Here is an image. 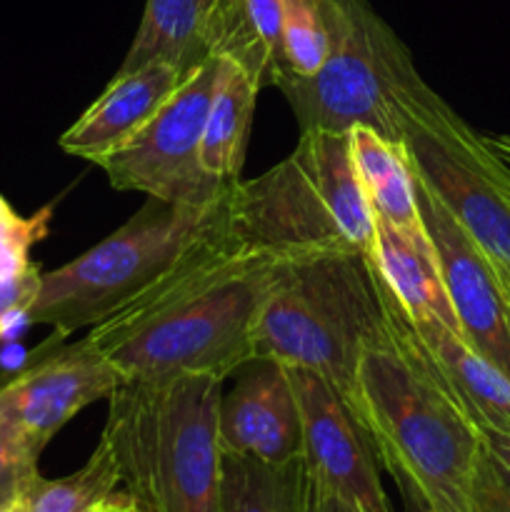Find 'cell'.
<instances>
[{
  "label": "cell",
  "instance_id": "cell-5",
  "mask_svg": "<svg viewBox=\"0 0 510 512\" xmlns=\"http://www.w3.org/2000/svg\"><path fill=\"white\" fill-rule=\"evenodd\" d=\"M235 248L270 258L358 253L373 263V210L355 173L348 133L305 130L293 153L230 195Z\"/></svg>",
  "mask_w": 510,
  "mask_h": 512
},
{
  "label": "cell",
  "instance_id": "cell-35",
  "mask_svg": "<svg viewBox=\"0 0 510 512\" xmlns=\"http://www.w3.org/2000/svg\"><path fill=\"white\" fill-rule=\"evenodd\" d=\"M500 273H503V275H505V278H508V280H510V273H505V270H500Z\"/></svg>",
  "mask_w": 510,
  "mask_h": 512
},
{
  "label": "cell",
  "instance_id": "cell-17",
  "mask_svg": "<svg viewBox=\"0 0 510 512\" xmlns=\"http://www.w3.org/2000/svg\"><path fill=\"white\" fill-rule=\"evenodd\" d=\"M413 330L480 430H510V375L440 320Z\"/></svg>",
  "mask_w": 510,
  "mask_h": 512
},
{
  "label": "cell",
  "instance_id": "cell-1",
  "mask_svg": "<svg viewBox=\"0 0 510 512\" xmlns=\"http://www.w3.org/2000/svg\"><path fill=\"white\" fill-rule=\"evenodd\" d=\"M385 293L388 325L360 355L348 408L395 485H408L433 512H473L483 430Z\"/></svg>",
  "mask_w": 510,
  "mask_h": 512
},
{
  "label": "cell",
  "instance_id": "cell-31",
  "mask_svg": "<svg viewBox=\"0 0 510 512\" xmlns=\"http://www.w3.org/2000/svg\"><path fill=\"white\" fill-rule=\"evenodd\" d=\"M398 493L400 500H403V512H433L413 493V490L408 488V485H398Z\"/></svg>",
  "mask_w": 510,
  "mask_h": 512
},
{
  "label": "cell",
  "instance_id": "cell-32",
  "mask_svg": "<svg viewBox=\"0 0 510 512\" xmlns=\"http://www.w3.org/2000/svg\"><path fill=\"white\" fill-rule=\"evenodd\" d=\"M488 140L490 145L503 155V158H510V135H505V138H488Z\"/></svg>",
  "mask_w": 510,
  "mask_h": 512
},
{
  "label": "cell",
  "instance_id": "cell-14",
  "mask_svg": "<svg viewBox=\"0 0 510 512\" xmlns=\"http://www.w3.org/2000/svg\"><path fill=\"white\" fill-rule=\"evenodd\" d=\"M185 73L170 63H150L130 73H115L95 103L60 135L68 155L98 165L110 150L143 128L173 95Z\"/></svg>",
  "mask_w": 510,
  "mask_h": 512
},
{
  "label": "cell",
  "instance_id": "cell-3",
  "mask_svg": "<svg viewBox=\"0 0 510 512\" xmlns=\"http://www.w3.org/2000/svg\"><path fill=\"white\" fill-rule=\"evenodd\" d=\"M223 380H125L110 393L100 440L120 490L145 512H223L218 413Z\"/></svg>",
  "mask_w": 510,
  "mask_h": 512
},
{
  "label": "cell",
  "instance_id": "cell-25",
  "mask_svg": "<svg viewBox=\"0 0 510 512\" xmlns=\"http://www.w3.org/2000/svg\"><path fill=\"white\" fill-rule=\"evenodd\" d=\"M38 458V450L0 410V510L25 498L30 483L40 475Z\"/></svg>",
  "mask_w": 510,
  "mask_h": 512
},
{
  "label": "cell",
  "instance_id": "cell-19",
  "mask_svg": "<svg viewBox=\"0 0 510 512\" xmlns=\"http://www.w3.org/2000/svg\"><path fill=\"white\" fill-rule=\"evenodd\" d=\"M220 60V83L210 103L200 143V168L220 183H238L260 88L233 60Z\"/></svg>",
  "mask_w": 510,
  "mask_h": 512
},
{
  "label": "cell",
  "instance_id": "cell-28",
  "mask_svg": "<svg viewBox=\"0 0 510 512\" xmlns=\"http://www.w3.org/2000/svg\"><path fill=\"white\" fill-rule=\"evenodd\" d=\"M483 440L490 463L510 483V430H483Z\"/></svg>",
  "mask_w": 510,
  "mask_h": 512
},
{
  "label": "cell",
  "instance_id": "cell-2",
  "mask_svg": "<svg viewBox=\"0 0 510 512\" xmlns=\"http://www.w3.org/2000/svg\"><path fill=\"white\" fill-rule=\"evenodd\" d=\"M273 260L230 245L93 325L90 343L125 380H225L255 360V318Z\"/></svg>",
  "mask_w": 510,
  "mask_h": 512
},
{
  "label": "cell",
  "instance_id": "cell-23",
  "mask_svg": "<svg viewBox=\"0 0 510 512\" xmlns=\"http://www.w3.org/2000/svg\"><path fill=\"white\" fill-rule=\"evenodd\" d=\"M280 8H283V75L280 80L313 78L323 68L325 55H328V33H325L318 5L313 0H280Z\"/></svg>",
  "mask_w": 510,
  "mask_h": 512
},
{
  "label": "cell",
  "instance_id": "cell-16",
  "mask_svg": "<svg viewBox=\"0 0 510 512\" xmlns=\"http://www.w3.org/2000/svg\"><path fill=\"white\" fill-rule=\"evenodd\" d=\"M348 138L355 173L363 185L375 223L398 230L415 248L435 258L433 243L420 215L418 195H415L413 168H410L403 145L383 138L365 125H355L353 130H348Z\"/></svg>",
  "mask_w": 510,
  "mask_h": 512
},
{
  "label": "cell",
  "instance_id": "cell-22",
  "mask_svg": "<svg viewBox=\"0 0 510 512\" xmlns=\"http://www.w3.org/2000/svg\"><path fill=\"white\" fill-rule=\"evenodd\" d=\"M115 490H120L118 465L108 443L100 440L83 468L55 480L38 475L23 500L28 512H93Z\"/></svg>",
  "mask_w": 510,
  "mask_h": 512
},
{
  "label": "cell",
  "instance_id": "cell-4",
  "mask_svg": "<svg viewBox=\"0 0 510 512\" xmlns=\"http://www.w3.org/2000/svg\"><path fill=\"white\" fill-rule=\"evenodd\" d=\"M230 195L213 205L148 198L128 223L95 248L43 273L25 320L48 325L58 338L90 330L198 260L230 248Z\"/></svg>",
  "mask_w": 510,
  "mask_h": 512
},
{
  "label": "cell",
  "instance_id": "cell-26",
  "mask_svg": "<svg viewBox=\"0 0 510 512\" xmlns=\"http://www.w3.org/2000/svg\"><path fill=\"white\" fill-rule=\"evenodd\" d=\"M40 278H43V270L38 265L23 273L20 278L8 280V283H0V338L8 335L10 325L25 320V313L33 305L35 295L40 290Z\"/></svg>",
  "mask_w": 510,
  "mask_h": 512
},
{
  "label": "cell",
  "instance_id": "cell-9",
  "mask_svg": "<svg viewBox=\"0 0 510 512\" xmlns=\"http://www.w3.org/2000/svg\"><path fill=\"white\" fill-rule=\"evenodd\" d=\"M220 68V58L190 68L153 118L100 160L98 168L113 188L138 190L173 205H213L233 193L235 183H220L200 168L205 118Z\"/></svg>",
  "mask_w": 510,
  "mask_h": 512
},
{
  "label": "cell",
  "instance_id": "cell-20",
  "mask_svg": "<svg viewBox=\"0 0 510 512\" xmlns=\"http://www.w3.org/2000/svg\"><path fill=\"white\" fill-rule=\"evenodd\" d=\"M215 58L233 60L258 88H275L283 75L280 0H230L220 25Z\"/></svg>",
  "mask_w": 510,
  "mask_h": 512
},
{
  "label": "cell",
  "instance_id": "cell-21",
  "mask_svg": "<svg viewBox=\"0 0 510 512\" xmlns=\"http://www.w3.org/2000/svg\"><path fill=\"white\" fill-rule=\"evenodd\" d=\"M308 500L303 455L273 465L223 453V512H308Z\"/></svg>",
  "mask_w": 510,
  "mask_h": 512
},
{
  "label": "cell",
  "instance_id": "cell-11",
  "mask_svg": "<svg viewBox=\"0 0 510 512\" xmlns=\"http://www.w3.org/2000/svg\"><path fill=\"white\" fill-rule=\"evenodd\" d=\"M290 370L303 425V460L315 485L358 512H395L380 483L378 455L343 395L323 375Z\"/></svg>",
  "mask_w": 510,
  "mask_h": 512
},
{
  "label": "cell",
  "instance_id": "cell-29",
  "mask_svg": "<svg viewBox=\"0 0 510 512\" xmlns=\"http://www.w3.org/2000/svg\"><path fill=\"white\" fill-rule=\"evenodd\" d=\"M308 512H358L350 508L345 500H340L338 495H333L330 490L320 488L310 478V500H308Z\"/></svg>",
  "mask_w": 510,
  "mask_h": 512
},
{
  "label": "cell",
  "instance_id": "cell-13",
  "mask_svg": "<svg viewBox=\"0 0 510 512\" xmlns=\"http://www.w3.org/2000/svg\"><path fill=\"white\" fill-rule=\"evenodd\" d=\"M220 398L218 438L223 453L260 463H288L303 455V425L288 365L255 358L238 370Z\"/></svg>",
  "mask_w": 510,
  "mask_h": 512
},
{
  "label": "cell",
  "instance_id": "cell-24",
  "mask_svg": "<svg viewBox=\"0 0 510 512\" xmlns=\"http://www.w3.org/2000/svg\"><path fill=\"white\" fill-rule=\"evenodd\" d=\"M53 205H45L30 218H23L13 205L0 195V283L20 278L35 263H30V250L48 235Z\"/></svg>",
  "mask_w": 510,
  "mask_h": 512
},
{
  "label": "cell",
  "instance_id": "cell-6",
  "mask_svg": "<svg viewBox=\"0 0 510 512\" xmlns=\"http://www.w3.org/2000/svg\"><path fill=\"white\" fill-rule=\"evenodd\" d=\"M388 325V293L358 253L273 260L253 330L255 358L313 370L348 403L360 355Z\"/></svg>",
  "mask_w": 510,
  "mask_h": 512
},
{
  "label": "cell",
  "instance_id": "cell-18",
  "mask_svg": "<svg viewBox=\"0 0 510 512\" xmlns=\"http://www.w3.org/2000/svg\"><path fill=\"white\" fill-rule=\"evenodd\" d=\"M375 228H378V240H375L373 265L408 323L420 325L428 320H440L460 333L458 318L445 295L435 258L415 248L398 230L383 223H375Z\"/></svg>",
  "mask_w": 510,
  "mask_h": 512
},
{
  "label": "cell",
  "instance_id": "cell-10",
  "mask_svg": "<svg viewBox=\"0 0 510 512\" xmlns=\"http://www.w3.org/2000/svg\"><path fill=\"white\" fill-rule=\"evenodd\" d=\"M413 168V165H410ZM420 215L433 243L435 263L458 318L460 333L475 350L510 375V293L493 260L448 213L413 170Z\"/></svg>",
  "mask_w": 510,
  "mask_h": 512
},
{
  "label": "cell",
  "instance_id": "cell-8",
  "mask_svg": "<svg viewBox=\"0 0 510 512\" xmlns=\"http://www.w3.org/2000/svg\"><path fill=\"white\" fill-rule=\"evenodd\" d=\"M398 135L415 173L485 250L510 273V168L423 78L395 105Z\"/></svg>",
  "mask_w": 510,
  "mask_h": 512
},
{
  "label": "cell",
  "instance_id": "cell-12",
  "mask_svg": "<svg viewBox=\"0 0 510 512\" xmlns=\"http://www.w3.org/2000/svg\"><path fill=\"white\" fill-rule=\"evenodd\" d=\"M123 383V375L85 335L0 373V410L43 453L80 410L108 400Z\"/></svg>",
  "mask_w": 510,
  "mask_h": 512
},
{
  "label": "cell",
  "instance_id": "cell-33",
  "mask_svg": "<svg viewBox=\"0 0 510 512\" xmlns=\"http://www.w3.org/2000/svg\"><path fill=\"white\" fill-rule=\"evenodd\" d=\"M0 512H28V510H25V500H18V503L8 505V508H3Z\"/></svg>",
  "mask_w": 510,
  "mask_h": 512
},
{
  "label": "cell",
  "instance_id": "cell-27",
  "mask_svg": "<svg viewBox=\"0 0 510 512\" xmlns=\"http://www.w3.org/2000/svg\"><path fill=\"white\" fill-rule=\"evenodd\" d=\"M473 512H510V483L483 453L473 483Z\"/></svg>",
  "mask_w": 510,
  "mask_h": 512
},
{
  "label": "cell",
  "instance_id": "cell-30",
  "mask_svg": "<svg viewBox=\"0 0 510 512\" xmlns=\"http://www.w3.org/2000/svg\"><path fill=\"white\" fill-rule=\"evenodd\" d=\"M93 512H145V510L140 508V505L135 503L125 490H115L113 495L100 500V503L93 508Z\"/></svg>",
  "mask_w": 510,
  "mask_h": 512
},
{
  "label": "cell",
  "instance_id": "cell-34",
  "mask_svg": "<svg viewBox=\"0 0 510 512\" xmlns=\"http://www.w3.org/2000/svg\"><path fill=\"white\" fill-rule=\"evenodd\" d=\"M498 273H500V270H498ZM500 278H503V283H505V288H508V293H510V280H508V278H505V275H503V273H500Z\"/></svg>",
  "mask_w": 510,
  "mask_h": 512
},
{
  "label": "cell",
  "instance_id": "cell-15",
  "mask_svg": "<svg viewBox=\"0 0 510 512\" xmlns=\"http://www.w3.org/2000/svg\"><path fill=\"white\" fill-rule=\"evenodd\" d=\"M230 0H145L135 38L115 73L170 63L188 73L215 58L220 25Z\"/></svg>",
  "mask_w": 510,
  "mask_h": 512
},
{
  "label": "cell",
  "instance_id": "cell-7",
  "mask_svg": "<svg viewBox=\"0 0 510 512\" xmlns=\"http://www.w3.org/2000/svg\"><path fill=\"white\" fill-rule=\"evenodd\" d=\"M328 33V55L313 78H285L275 88L285 95L300 133H348L365 125L400 143V95L420 78L405 48L370 0H313Z\"/></svg>",
  "mask_w": 510,
  "mask_h": 512
}]
</instances>
